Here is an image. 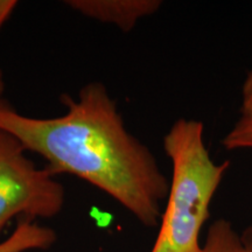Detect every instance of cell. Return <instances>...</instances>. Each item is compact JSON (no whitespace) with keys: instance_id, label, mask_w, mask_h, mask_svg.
<instances>
[{"instance_id":"cell-1","label":"cell","mask_w":252,"mask_h":252,"mask_svg":"<svg viewBox=\"0 0 252 252\" xmlns=\"http://www.w3.org/2000/svg\"><path fill=\"white\" fill-rule=\"evenodd\" d=\"M65 112L31 117L0 100V131L48 162L53 175H75L122 204L144 225L157 226L169 182L149 147L126 128L117 103L100 82L63 94Z\"/></svg>"},{"instance_id":"cell-2","label":"cell","mask_w":252,"mask_h":252,"mask_svg":"<svg viewBox=\"0 0 252 252\" xmlns=\"http://www.w3.org/2000/svg\"><path fill=\"white\" fill-rule=\"evenodd\" d=\"M163 150L172 162V179L151 252H201V230L230 162L213 160L203 123L196 119H178L163 137Z\"/></svg>"},{"instance_id":"cell-3","label":"cell","mask_w":252,"mask_h":252,"mask_svg":"<svg viewBox=\"0 0 252 252\" xmlns=\"http://www.w3.org/2000/svg\"><path fill=\"white\" fill-rule=\"evenodd\" d=\"M25 152L15 138L0 131V234L14 217L50 219L64 206V187Z\"/></svg>"},{"instance_id":"cell-4","label":"cell","mask_w":252,"mask_h":252,"mask_svg":"<svg viewBox=\"0 0 252 252\" xmlns=\"http://www.w3.org/2000/svg\"><path fill=\"white\" fill-rule=\"evenodd\" d=\"M74 11L103 24L131 32L143 19L151 17L162 6L160 0H65Z\"/></svg>"},{"instance_id":"cell-5","label":"cell","mask_w":252,"mask_h":252,"mask_svg":"<svg viewBox=\"0 0 252 252\" xmlns=\"http://www.w3.org/2000/svg\"><path fill=\"white\" fill-rule=\"evenodd\" d=\"M56 241L55 231L49 226L25 219L18 223L8 238L0 242V252H28L46 250Z\"/></svg>"},{"instance_id":"cell-6","label":"cell","mask_w":252,"mask_h":252,"mask_svg":"<svg viewBox=\"0 0 252 252\" xmlns=\"http://www.w3.org/2000/svg\"><path fill=\"white\" fill-rule=\"evenodd\" d=\"M201 252H245L241 235L228 220H216L208 229Z\"/></svg>"},{"instance_id":"cell-7","label":"cell","mask_w":252,"mask_h":252,"mask_svg":"<svg viewBox=\"0 0 252 252\" xmlns=\"http://www.w3.org/2000/svg\"><path fill=\"white\" fill-rule=\"evenodd\" d=\"M222 146L228 151L252 150V117L239 116L223 137Z\"/></svg>"},{"instance_id":"cell-8","label":"cell","mask_w":252,"mask_h":252,"mask_svg":"<svg viewBox=\"0 0 252 252\" xmlns=\"http://www.w3.org/2000/svg\"><path fill=\"white\" fill-rule=\"evenodd\" d=\"M241 115L252 117V68L249 70L242 86Z\"/></svg>"},{"instance_id":"cell-9","label":"cell","mask_w":252,"mask_h":252,"mask_svg":"<svg viewBox=\"0 0 252 252\" xmlns=\"http://www.w3.org/2000/svg\"><path fill=\"white\" fill-rule=\"evenodd\" d=\"M17 6L18 2L15 0H0V30L13 13Z\"/></svg>"},{"instance_id":"cell-10","label":"cell","mask_w":252,"mask_h":252,"mask_svg":"<svg viewBox=\"0 0 252 252\" xmlns=\"http://www.w3.org/2000/svg\"><path fill=\"white\" fill-rule=\"evenodd\" d=\"M241 238L245 252H252V226H249L242 232Z\"/></svg>"},{"instance_id":"cell-11","label":"cell","mask_w":252,"mask_h":252,"mask_svg":"<svg viewBox=\"0 0 252 252\" xmlns=\"http://www.w3.org/2000/svg\"><path fill=\"white\" fill-rule=\"evenodd\" d=\"M5 78H4V72H2L1 68H0V100L2 99V94L5 91Z\"/></svg>"}]
</instances>
